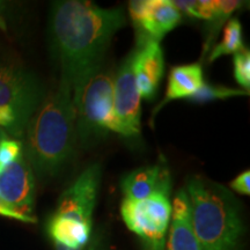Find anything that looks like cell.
<instances>
[{"label": "cell", "instance_id": "obj_12", "mask_svg": "<svg viewBox=\"0 0 250 250\" xmlns=\"http://www.w3.org/2000/svg\"><path fill=\"white\" fill-rule=\"evenodd\" d=\"M181 13L191 17L198 20H204L210 22L211 27L208 29V36L206 40L205 49H210L217 31L220 29L221 24L227 22L234 12L241 7L242 1L235 0H196V1H173Z\"/></svg>", "mask_w": 250, "mask_h": 250}, {"label": "cell", "instance_id": "obj_7", "mask_svg": "<svg viewBox=\"0 0 250 250\" xmlns=\"http://www.w3.org/2000/svg\"><path fill=\"white\" fill-rule=\"evenodd\" d=\"M171 186L142 201L123 199L121 214L127 228L142 240L145 250H165L171 217Z\"/></svg>", "mask_w": 250, "mask_h": 250}, {"label": "cell", "instance_id": "obj_16", "mask_svg": "<svg viewBox=\"0 0 250 250\" xmlns=\"http://www.w3.org/2000/svg\"><path fill=\"white\" fill-rule=\"evenodd\" d=\"M243 49H245V44H243L241 22L239 21V19L233 18L226 22V26L224 27L223 30V37H221L220 42L217 43L210 50L208 61L212 62L224 56L235 55Z\"/></svg>", "mask_w": 250, "mask_h": 250}, {"label": "cell", "instance_id": "obj_11", "mask_svg": "<svg viewBox=\"0 0 250 250\" xmlns=\"http://www.w3.org/2000/svg\"><path fill=\"white\" fill-rule=\"evenodd\" d=\"M132 68L140 98L146 101L154 100L165 72L164 50L160 42L137 43L133 50Z\"/></svg>", "mask_w": 250, "mask_h": 250}, {"label": "cell", "instance_id": "obj_13", "mask_svg": "<svg viewBox=\"0 0 250 250\" xmlns=\"http://www.w3.org/2000/svg\"><path fill=\"white\" fill-rule=\"evenodd\" d=\"M167 250H201L192 225L191 206L186 189H180L171 204Z\"/></svg>", "mask_w": 250, "mask_h": 250}, {"label": "cell", "instance_id": "obj_8", "mask_svg": "<svg viewBox=\"0 0 250 250\" xmlns=\"http://www.w3.org/2000/svg\"><path fill=\"white\" fill-rule=\"evenodd\" d=\"M0 198L24 219V223H36L35 174L23 154L0 171Z\"/></svg>", "mask_w": 250, "mask_h": 250}, {"label": "cell", "instance_id": "obj_4", "mask_svg": "<svg viewBox=\"0 0 250 250\" xmlns=\"http://www.w3.org/2000/svg\"><path fill=\"white\" fill-rule=\"evenodd\" d=\"M101 175L99 164L88 166L59 197L48 223L55 250H85L88 246Z\"/></svg>", "mask_w": 250, "mask_h": 250}, {"label": "cell", "instance_id": "obj_21", "mask_svg": "<svg viewBox=\"0 0 250 250\" xmlns=\"http://www.w3.org/2000/svg\"><path fill=\"white\" fill-rule=\"evenodd\" d=\"M0 215H4V217L15 219V220H20V221H23V223H24V219L21 217V215L15 213V212L12 210V208H9V206L6 204V203L2 201L1 198H0Z\"/></svg>", "mask_w": 250, "mask_h": 250}, {"label": "cell", "instance_id": "obj_18", "mask_svg": "<svg viewBox=\"0 0 250 250\" xmlns=\"http://www.w3.org/2000/svg\"><path fill=\"white\" fill-rule=\"evenodd\" d=\"M233 72L236 83L242 87V89L249 90L250 88V52L248 49H243L234 55L233 57Z\"/></svg>", "mask_w": 250, "mask_h": 250}, {"label": "cell", "instance_id": "obj_10", "mask_svg": "<svg viewBox=\"0 0 250 250\" xmlns=\"http://www.w3.org/2000/svg\"><path fill=\"white\" fill-rule=\"evenodd\" d=\"M133 51L122 62L114 76V108L124 138H137L142 130L140 94L133 74Z\"/></svg>", "mask_w": 250, "mask_h": 250}, {"label": "cell", "instance_id": "obj_1", "mask_svg": "<svg viewBox=\"0 0 250 250\" xmlns=\"http://www.w3.org/2000/svg\"><path fill=\"white\" fill-rule=\"evenodd\" d=\"M127 24L121 8H103L90 1L65 0L52 5L50 35L61 62V79L72 94L99 66L112 37Z\"/></svg>", "mask_w": 250, "mask_h": 250}, {"label": "cell", "instance_id": "obj_20", "mask_svg": "<svg viewBox=\"0 0 250 250\" xmlns=\"http://www.w3.org/2000/svg\"><path fill=\"white\" fill-rule=\"evenodd\" d=\"M250 171L247 169L242 171L239 176H236L232 182L229 183V188L240 195L249 196L250 195Z\"/></svg>", "mask_w": 250, "mask_h": 250}, {"label": "cell", "instance_id": "obj_23", "mask_svg": "<svg viewBox=\"0 0 250 250\" xmlns=\"http://www.w3.org/2000/svg\"><path fill=\"white\" fill-rule=\"evenodd\" d=\"M0 28H1V29H6V24H5V20L4 19H2V17L1 15H0Z\"/></svg>", "mask_w": 250, "mask_h": 250}, {"label": "cell", "instance_id": "obj_22", "mask_svg": "<svg viewBox=\"0 0 250 250\" xmlns=\"http://www.w3.org/2000/svg\"><path fill=\"white\" fill-rule=\"evenodd\" d=\"M85 250H108L107 247H105L104 242H103L102 237L95 234L88 243V246L86 247Z\"/></svg>", "mask_w": 250, "mask_h": 250}, {"label": "cell", "instance_id": "obj_6", "mask_svg": "<svg viewBox=\"0 0 250 250\" xmlns=\"http://www.w3.org/2000/svg\"><path fill=\"white\" fill-rule=\"evenodd\" d=\"M44 95L33 74L0 62V138H23L27 125Z\"/></svg>", "mask_w": 250, "mask_h": 250}, {"label": "cell", "instance_id": "obj_17", "mask_svg": "<svg viewBox=\"0 0 250 250\" xmlns=\"http://www.w3.org/2000/svg\"><path fill=\"white\" fill-rule=\"evenodd\" d=\"M249 95V90L242 88H232V87L211 85V83H204L201 88L195 94L190 96L189 101L193 103H206L215 101V100H226L236 96H247Z\"/></svg>", "mask_w": 250, "mask_h": 250}, {"label": "cell", "instance_id": "obj_14", "mask_svg": "<svg viewBox=\"0 0 250 250\" xmlns=\"http://www.w3.org/2000/svg\"><path fill=\"white\" fill-rule=\"evenodd\" d=\"M167 186H171L170 174L161 162L131 171L121 183L124 199L130 201H142Z\"/></svg>", "mask_w": 250, "mask_h": 250}, {"label": "cell", "instance_id": "obj_3", "mask_svg": "<svg viewBox=\"0 0 250 250\" xmlns=\"http://www.w3.org/2000/svg\"><path fill=\"white\" fill-rule=\"evenodd\" d=\"M186 191L201 250H239L245 226L233 193L199 175L188 179Z\"/></svg>", "mask_w": 250, "mask_h": 250}, {"label": "cell", "instance_id": "obj_2", "mask_svg": "<svg viewBox=\"0 0 250 250\" xmlns=\"http://www.w3.org/2000/svg\"><path fill=\"white\" fill-rule=\"evenodd\" d=\"M23 155L40 179L57 176L70 162L77 144L72 89L61 79L44 95L24 132Z\"/></svg>", "mask_w": 250, "mask_h": 250}, {"label": "cell", "instance_id": "obj_5", "mask_svg": "<svg viewBox=\"0 0 250 250\" xmlns=\"http://www.w3.org/2000/svg\"><path fill=\"white\" fill-rule=\"evenodd\" d=\"M76 110L77 143L88 146L99 139L116 133L124 137L114 108V76L99 66L72 94Z\"/></svg>", "mask_w": 250, "mask_h": 250}, {"label": "cell", "instance_id": "obj_9", "mask_svg": "<svg viewBox=\"0 0 250 250\" xmlns=\"http://www.w3.org/2000/svg\"><path fill=\"white\" fill-rule=\"evenodd\" d=\"M129 14L138 33V43L160 42L182 21V13L170 0L130 1Z\"/></svg>", "mask_w": 250, "mask_h": 250}, {"label": "cell", "instance_id": "obj_19", "mask_svg": "<svg viewBox=\"0 0 250 250\" xmlns=\"http://www.w3.org/2000/svg\"><path fill=\"white\" fill-rule=\"evenodd\" d=\"M23 154V144L12 138H0V171Z\"/></svg>", "mask_w": 250, "mask_h": 250}, {"label": "cell", "instance_id": "obj_15", "mask_svg": "<svg viewBox=\"0 0 250 250\" xmlns=\"http://www.w3.org/2000/svg\"><path fill=\"white\" fill-rule=\"evenodd\" d=\"M203 83H204V78H203L201 62L179 65V66L173 67L168 76L165 100L158 109H161L166 103L175 101V100H188L201 88Z\"/></svg>", "mask_w": 250, "mask_h": 250}]
</instances>
